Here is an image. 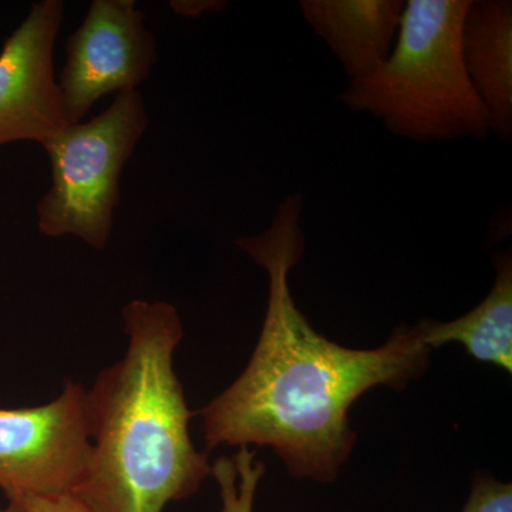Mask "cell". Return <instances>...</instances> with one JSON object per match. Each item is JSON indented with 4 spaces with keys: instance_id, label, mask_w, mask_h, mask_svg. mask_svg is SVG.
<instances>
[{
    "instance_id": "30bf717a",
    "label": "cell",
    "mask_w": 512,
    "mask_h": 512,
    "mask_svg": "<svg viewBox=\"0 0 512 512\" xmlns=\"http://www.w3.org/2000/svg\"><path fill=\"white\" fill-rule=\"evenodd\" d=\"M493 288L477 308L451 322L421 320L424 342L431 350L450 342L461 343L468 355L481 363L512 372V256L511 251L493 256Z\"/></svg>"
},
{
    "instance_id": "ba28073f",
    "label": "cell",
    "mask_w": 512,
    "mask_h": 512,
    "mask_svg": "<svg viewBox=\"0 0 512 512\" xmlns=\"http://www.w3.org/2000/svg\"><path fill=\"white\" fill-rule=\"evenodd\" d=\"M403 0H302L303 18L350 80L376 72L392 55Z\"/></svg>"
},
{
    "instance_id": "8fae6325",
    "label": "cell",
    "mask_w": 512,
    "mask_h": 512,
    "mask_svg": "<svg viewBox=\"0 0 512 512\" xmlns=\"http://www.w3.org/2000/svg\"><path fill=\"white\" fill-rule=\"evenodd\" d=\"M265 473V464L256 460L249 447H239L231 457L212 464V476L221 495V512H254L256 490Z\"/></svg>"
},
{
    "instance_id": "9c48e42d",
    "label": "cell",
    "mask_w": 512,
    "mask_h": 512,
    "mask_svg": "<svg viewBox=\"0 0 512 512\" xmlns=\"http://www.w3.org/2000/svg\"><path fill=\"white\" fill-rule=\"evenodd\" d=\"M464 69L483 103L490 133L512 140V3L510 0H471L463 29Z\"/></svg>"
},
{
    "instance_id": "9a60e30c",
    "label": "cell",
    "mask_w": 512,
    "mask_h": 512,
    "mask_svg": "<svg viewBox=\"0 0 512 512\" xmlns=\"http://www.w3.org/2000/svg\"><path fill=\"white\" fill-rule=\"evenodd\" d=\"M0 512H25V510L20 503H8L5 508H0Z\"/></svg>"
},
{
    "instance_id": "5bb4252c",
    "label": "cell",
    "mask_w": 512,
    "mask_h": 512,
    "mask_svg": "<svg viewBox=\"0 0 512 512\" xmlns=\"http://www.w3.org/2000/svg\"><path fill=\"white\" fill-rule=\"evenodd\" d=\"M171 9L185 18H198L205 12H218L227 3L218 0H174L170 2Z\"/></svg>"
},
{
    "instance_id": "6da1fadb",
    "label": "cell",
    "mask_w": 512,
    "mask_h": 512,
    "mask_svg": "<svg viewBox=\"0 0 512 512\" xmlns=\"http://www.w3.org/2000/svg\"><path fill=\"white\" fill-rule=\"evenodd\" d=\"M302 195L279 204L271 227L237 239L268 274V305L258 345L242 375L198 416L205 453L271 447L289 474L319 483L338 478L357 440L349 410L376 386L403 390L429 370L419 325H400L383 346L348 349L319 335L293 299L289 275L305 252Z\"/></svg>"
},
{
    "instance_id": "7a4b0ae2",
    "label": "cell",
    "mask_w": 512,
    "mask_h": 512,
    "mask_svg": "<svg viewBox=\"0 0 512 512\" xmlns=\"http://www.w3.org/2000/svg\"><path fill=\"white\" fill-rule=\"evenodd\" d=\"M123 322L126 352L87 390L90 460L74 495L93 512H163L212 476L174 367L183 322L171 303L141 299Z\"/></svg>"
},
{
    "instance_id": "7c38bea8",
    "label": "cell",
    "mask_w": 512,
    "mask_h": 512,
    "mask_svg": "<svg viewBox=\"0 0 512 512\" xmlns=\"http://www.w3.org/2000/svg\"><path fill=\"white\" fill-rule=\"evenodd\" d=\"M463 512H512V485L478 476Z\"/></svg>"
},
{
    "instance_id": "277c9868",
    "label": "cell",
    "mask_w": 512,
    "mask_h": 512,
    "mask_svg": "<svg viewBox=\"0 0 512 512\" xmlns=\"http://www.w3.org/2000/svg\"><path fill=\"white\" fill-rule=\"evenodd\" d=\"M147 126L146 103L134 90L117 94L109 109L69 124L43 146L52 165V185L37 204L43 235L77 237L97 251L109 245L121 171Z\"/></svg>"
},
{
    "instance_id": "4fadbf2b",
    "label": "cell",
    "mask_w": 512,
    "mask_h": 512,
    "mask_svg": "<svg viewBox=\"0 0 512 512\" xmlns=\"http://www.w3.org/2000/svg\"><path fill=\"white\" fill-rule=\"evenodd\" d=\"M19 503L25 512H93L74 494L30 497Z\"/></svg>"
},
{
    "instance_id": "3957f363",
    "label": "cell",
    "mask_w": 512,
    "mask_h": 512,
    "mask_svg": "<svg viewBox=\"0 0 512 512\" xmlns=\"http://www.w3.org/2000/svg\"><path fill=\"white\" fill-rule=\"evenodd\" d=\"M471 0H409L392 55L350 80L339 100L414 143L490 136L487 111L464 69L461 29Z\"/></svg>"
},
{
    "instance_id": "8992f818",
    "label": "cell",
    "mask_w": 512,
    "mask_h": 512,
    "mask_svg": "<svg viewBox=\"0 0 512 512\" xmlns=\"http://www.w3.org/2000/svg\"><path fill=\"white\" fill-rule=\"evenodd\" d=\"M157 63V45L134 0H94L67 40L57 76L69 124L80 123L101 97L134 92Z\"/></svg>"
},
{
    "instance_id": "5b68a950",
    "label": "cell",
    "mask_w": 512,
    "mask_h": 512,
    "mask_svg": "<svg viewBox=\"0 0 512 512\" xmlns=\"http://www.w3.org/2000/svg\"><path fill=\"white\" fill-rule=\"evenodd\" d=\"M90 460L87 389L67 380L42 406L0 409V491L8 503L74 494Z\"/></svg>"
},
{
    "instance_id": "52a82bcc",
    "label": "cell",
    "mask_w": 512,
    "mask_h": 512,
    "mask_svg": "<svg viewBox=\"0 0 512 512\" xmlns=\"http://www.w3.org/2000/svg\"><path fill=\"white\" fill-rule=\"evenodd\" d=\"M63 0L33 3L0 50V147L18 141L45 146L69 126L55 73Z\"/></svg>"
}]
</instances>
